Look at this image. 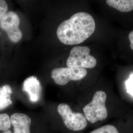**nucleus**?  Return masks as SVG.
<instances>
[{"label": "nucleus", "instance_id": "obj_1", "mask_svg": "<svg viewBox=\"0 0 133 133\" xmlns=\"http://www.w3.org/2000/svg\"><path fill=\"white\" fill-rule=\"evenodd\" d=\"M96 23L93 16L78 12L61 22L56 31L57 38L63 44L71 45L84 42L94 33Z\"/></svg>", "mask_w": 133, "mask_h": 133}, {"label": "nucleus", "instance_id": "obj_2", "mask_svg": "<svg viewBox=\"0 0 133 133\" xmlns=\"http://www.w3.org/2000/svg\"><path fill=\"white\" fill-rule=\"evenodd\" d=\"M107 95L103 91H98L92 101L84 107L83 110L87 120L91 123L103 121L107 118L108 113L105 106Z\"/></svg>", "mask_w": 133, "mask_h": 133}, {"label": "nucleus", "instance_id": "obj_3", "mask_svg": "<svg viewBox=\"0 0 133 133\" xmlns=\"http://www.w3.org/2000/svg\"><path fill=\"white\" fill-rule=\"evenodd\" d=\"M90 48L87 46H78L72 48L66 60L69 68L92 69L97 65L95 57L89 54Z\"/></svg>", "mask_w": 133, "mask_h": 133}, {"label": "nucleus", "instance_id": "obj_4", "mask_svg": "<svg viewBox=\"0 0 133 133\" xmlns=\"http://www.w3.org/2000/svg\"><path fill=\"white\" fill-rule=\"evenodd\" d=\"M57 111L62 117L64 123L67 128L74 131L83 130L87 124V119L84 114L72 112L71 108L65 103L57 107Z\"/></svg>", "mask_w": 133, "mask_h": 133}, {"label": "nucleus", "instance_id": "obj_5", "mask_svg": "<svg viewBox=\"0 0 133 133\" xmlns=\"http://www.w3.org/2000/svg\"><path fill=\"white\" fill-rule=\"evenodd\" d=\"M20 23L18 15L12 11H8L0 20V28L6 33L12 43H18L23 37L22 32L19 28Z\"/></svg>", "mask_w": 133, "mask_h": 133}, {"label": "nucleus", "instance_id": "obj_6", "mask_svg": "<svg viewBox=\"0 0 133 133\" xmlns=\"http://www.w3.org/2000/svg\"><path fill=\"white\" fill-rule=\"evenodd\" d=\"M87 71L85 69L77 68H58L51 72V78L56 84L65 85L70 81H79L85 77Z\"/></svg>", "mask_w": 133, "mask_h": 133}, {"label": "nucleus", "instance_id": "obj_7", "mask_svg": "<svg viewBox=\"0 0 133 133\" xmlns=\"http://www.w3.org/2000/svg\"><path fill=\"white\" fill-rule=\"evenodd\" d=\"M23 90L33 103L38 102L42 94V86L37 77L31 76L27 78L23 83Z\"/></svg>", "mask_w": 133, "mask_h": 133}, {"label": "nucleus", "instance_id": "obj_8", "mask_svg": "<svg viewBox=\"0 0 133 133\" xmlns=\"http://www.w3.org/2000/svg\"><path fill=\"white\" fill-rule=\"evenodd\" d=\"M14 133H30L31 119L26 114L15 113L10 117Z\"/></svg>", "mask_w": 133, "mask_h": 133}, {"label": "nucleus", "instance_id": "obj_9", "mask_svg": "<svg viewBox=\"0 0 133 133\" xmlns=\"http://www.w3.org/2000/svg\"><path fill=\"white\" fill-rule=\"evenodd\" d=\"M12 89L9 85H4L0 87V110H3L12 105L11 98Z\"/></svg>", "mask_w": 133, "mask_h": 133}, {"label": "nucleus", "instance_id": "obj_10", "mask_svg": "<svg viewBox=\"0 0 133 133\" xmlns=\"http://www.w3.org/2000/svg\"><path fill=\"white\" fill-rule=\"evenodd\" d=\"M106 3L121 12H128L133 10V0H106Z\"/></svg>", "mask_w": 133, "mask_h": 133}, {"label": "nucleus", "instance_id": "obj_11", "mask_svg": "<svg viewBox=\"0 0 133 133\" xmlns=\"http://www.w3.org/2000/svg\"><path fill=\"white\" fill-rule=\"evenodd\" d=\"M11 126V124L9 115L6 114H0V131L4 133L9 130Z\"/></svg>", "mask_w": 133, "mask_h": 133}, {"label": "nucleus", "instance_id": "obj_12", "mask_svg": "<svg viewBox=\"0 0 133 133\" xmlns=\"http://www.w3.org/2000/svg\"><path fill=\"white\" fill-rule=\"evenodd\" d=\"M90 133H119L117 129L111 125H107L97 129Z\"/></svg>", "mask_w": 133, "mask_h": 133}, {"label": "nucleus", "instance_id": "obj_13", "mask_svg": "<svg viewBox=\"0 0 133 133\" xmlns=\"http://www.w3.org/2000/svg\"><path fill=\"white\" fill-rule=\"evenodd\" d=\"M125 85L127 92L133 96V74L130 75L129 78L125 81Z\"/></svg>", "mask_w": 133, "mask_h": 133}, {"label": "nucleus", "instance_id": "obj_14", "mask_svg": "<svg viewBox=\"0 0 133 133\" xmlns=\"http://www.w3.org/2000/svg\"><path fill=\"white\" fill-rule=\"evenodd\" d=\"M8 10V5L5 0H0V20Z\"/></svg>", "mask_w": 133, "mask_h": 133}, {"label": "nucleus", "instance_id": "obj_15", "mask_svg": "<svg viewBox=\"0 0 133 133\" xmlns=\"http://www.w3.org/2000/svg\"><path fill=\"white\" fill-rule=\"evenodd\" d=\"M129 39L130 42V48L133 50V31L129 34Z\"/></svg>", "mask_w": 133, "mask_h": 133}, {"label": "nucleus", "instance_id": "obj_16", "mask_svg": "<svg viewBox=\"0 0 133 133\" xmlns=\"http://www.w3.org/2000/svg\"><path fill=\"white\" fill-rule=\"evenodd\" d=\"M11 133V132L10 131V130H8V131H5L4 132V133Z\"/></svg>", "mask_w": 133, "mask_h": 133}]
</instances>
